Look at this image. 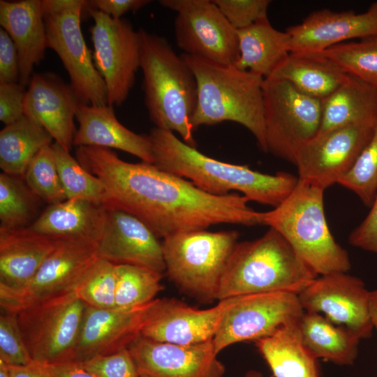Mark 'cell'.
<instances>
[{
	"label": "cell",
	"mask_w": 377,
	"mask_h": 377,
	"mask_svg": "<svg viewBox=\"0 0 377 377\" xmlns=\"http://www.w3.org/2000/svg\"><path fill=\"white\" fill-rule=\"evenodd\" d=\"M76 158L103 184L107 208L138 217L158 237L220 223L261 225V212L243 195L210 194L153 163L124 161L107 148L79 147Z\"/></svg>",
	"instance_id": "1"
},
{
	"label": "cell",
	"mask_w": 377,
	"mask_h": 377,
	"mask_svg": "<svg viewBox=\"0 0 377 377\" xmlns=\"http://www.w3.org/2000/svg\"><path fill=\"white\" fill-rule=\"evenodd\" d=\"M149 137L154 165L191 181L212 195H225L237 191L249 201L275 207L289 195L298 181V177L287 172L264 174L247 165L212 158L182 141L171 131L154 127Z\"/></svg>",
	"instance_id": "2"
},
{
	"label": "cell",
	"mask_w": 377,
	"mask_h": 377,
	"mask_svg": "<svg viewBox=\"0 0 377 377\" xmlns=\"http://www.w3.org/2000/svg\"><path fill=\"white\" fill-rule=\"evenodd\" d=\"M138 31L142 87L149 117L154 127L176 132L196 148L191 124L198 103L195 77L165 38L144 29Z\"/></svg>",
	"instance_id": "3"
},
{
	"label": "cell",
	"mask_w": 377,
	"mask_h": 377,
	"mask_svg": "<svg viewBox=\"0 0 377 377\" xmlns=\"http://www.w3.org/2000/svg\"><path fill=\"white\" fill-rule=\"evenodd\" d=\"M198 85L192 119L194 131L203 125L233 121L246 128L267 152L263 84L264 78L234 65L223 66L182 53Z\"/></svg>",
	"instance_id": "4"
},
{
	"label": "cell",
	"mask_w": 377,
	"mask_h": 377,
	"mask_svg": "<svg viewBox=\"0 0 377 377\" xmlns=\"http://www.w3.org/2000/svg\"><path fill=\"white\" fill-rule=\"evenodd\" d=\"M317 276L286 239L269 228L257 239L237 243L221 279L216 300L273 292L297 295Z\"/></svg>",
	"instance_id": "5"
},
{
	"label": "cell",
	"mask_w": 377,
	"mask_h": 377,
	"mask_svg": "<svg viewBox=\"0 0 377 377\" xmlns=\"http://www.w3.org/2000/svg\"><path fill=\"white\" fill-rule=\"evenodd\" d=\"M323 193L324 189L298 179L281 203L261 212V224L278 231L317 275L347 272L350 262L330 231Z\"/></svg>",
	"instance_id": "6"
},
{
	"label": "cell",
	"mask_w": 377,
	"mask_h": 377,
	"mask_svg": "<svg viewBox=\"0 0 377 377\" xmlns=\"http://www.w3.org/2000/svg\"><path fill=\"white\" fill-rule=\"evenodd\" d=\"M238 237L239 233L235 230H206L166 237L162 242L165 272L186 293L205 301L216 300Z\"/></svg>",
	"instance_id": "7"
},
{
	"label": "cell",
	"mask_w": 377,
	"mask_h": 377,
	"mask_svg": "<svg viewBox=\"0 0 377 377\" xmlns=\"http://www.w3.org/2000/svg\"><path fill=\"white\" fill-rule=\"evenodd\" d=\"M47 47L60 58L79 102L108 105L107 89L81 29L84 0H42Z\"/></svg>",
	"instance_id": "8"
},
{
	"label": "cell",
	"mask_w": 377,
	"mask_h": 377,
	"mask_svg": "<svg viewBox=\"0 0 377 377\" xmlns=\"http://www.w3.org/2000/svg\"><path fill=\"white\" fill-rule=\"evenodd\" d=\"M86 307L73 290L17 313L24 341L34 362L54 365L73 361Z\"/></svg>",
	"instance_id": "9"
},
{
	"label": "cell",
	"mask_w": 377,
	"mask_h": 377,
	"mask_svg": "<svg viewBox=\"0 0 377 377\" xmlns=\"http://www.w3.org/2000/svg\"><path fill=\"white\" fill-rule=\"evenodd\" d=\"M263 91L267 152L294 164L299 149L319 131L322 101L272 77L264 79Z\"/></svg>",
	"instance_id": "10"
},
{
	"label": "cell",
	"mask_w": 377,
	"mask_h": 377,
	"mask_svg": "<svg viewBox=\"0 0 377 377\" xmlns=\"http://www.w3.org/2000/svg\"><path fill=\"white\" fill-rule=\"evenodd\" d=\"M174 10L176 43L184 54L214 64L235 65L239 57L235 30L210 0H161Z\"/></svg>",
	"instance_id": "11"
},
{
	"label": "cell",
	"mask_w": 377,
	"mask_h": 377,
	"mask_svg": "<svg viewBox=\"0 0 377 377\" xmlns=\"http://www.w3.org/2000/svg\"><path fill=\"white\" fill-rule=\"evenodd\" d=\"M94 20L90 28L94 66L104 80L108 105H121L133 88L140 68L138 31L126 19L114 20L96 9L85 8Z\"/></svg>",
	"instance_id": "12"
},
{
	"label": "cell",
	"mask_w": 377,
	"mask_h": 377,
	"mask_svg": "<svg viewBox=\"0 0 377 377\" xmlns=\"http://www.w3.org/2000/svg\"><path fill=\"white\" fill-rule=\"evenodd\" d=\"M303 312L297 295L293 293L236 296L213 339L215 351L219 354L232 344L264 338L295 323Z\"/></svg>",
	"instance_id": "13"
},
{
	"label": "cell",
	"mask_w": 377,
	"mask_h": 377,
	"mask_svg": "<svg viewBox=\"0 0 377 377\" xmlns=\"http://www.w3.org/2000/svg\"><path fill=\"white\" fill-rule=\"evenodd\" d=\"M98 258L97 244L61 241L24 288L0 290L1 310L17 313L29 305L75 290Z\"/></svg>",
	"instance_id": "14"
},
{
	"label": "cell",
	"mask_w": 377,
	"mask_h": 377,
	"mask_svg": "<svg viewBox=\"0 0 377 377\" xmlns=\"http://www.w3.org/2000/svg\"><path fill=\"white\" fill-rule=\"evenodd\" d=\"M297 297L304 311L325 316L360 339L371 336L374 325L370 291L359 278L346 272L320 275L302 289Z\"/></svg>",
	"instance_id": "15"
},
{
	"label": "cell",
	"mask_w": 377,
	"mask_h": 377,
	"mask_svg": "<svg viewBox=\"0 0 377 377\" xmlns=\"http://www.w3.org/2000/svg\"><path fill=\"white\" fill-rule=\"evenodd\" d=\"M375 126L352 124L317 135L297 153L298 179L324 190L338 183L355 164Z\"/></svg>",
	"instance_id": "16"
},
{
	"label": "cell",
	"mask_w": 377,
	"mask_h": 377,
	"mask_svg": "<svg viewBox=\"0 0 377 377\" xmlns=\"http://www.w3.org/2000/svg\"><path fill=\"white\" fill-rule=\"evenodd\" d=\"M236 297L219 300L206 309L191 307L172 298L155 299L140 335L153 341L193 345L214 339Z\"/></svg>",
	"instance_id": "17"
},
{
	"label": "cell",
	"mask_w": 377,
	"mask_h": 377,
	"mask_svg": "<svg viewBox=\"0 0 377 377\" xmlns=\"http://www.w3.org/2000/svg\"><path fill=\"white\" fill-rule=\"evenodd\" d=\"M140 377H224L213 339L193 345L138 337L128 346Z\"/></svg>",
	"instance_id": "18"
},
{
	"label": "cell",
	"mask_w": 377,
	"mask_h": 377,
	"mask_svg": "<svg viewBox=\"0 0 377 377\" xmlns=\"http://www.w3.org/2000/svg\"><path fill=\"white\" fill-rule=\"evenodd\" d=\"M99 258L115 265H131L158 274L165 272L162 242L140 219L126 212L107 208L97 243Z\"/></svg>",
	"instance_id": "19"
},
{
	"label": "cell",
	"mask_w": 377,
	"mask_h": 377,
	"mask_svg": "<svg viewBox=\"0 0 377 377\" xmlns=\"http://www.w3.org/2000/svg\"><path fill=\"white\" fill-rule=\"evenodd\" d=\"M290 52H322L353 39L377 35V1L361 13L321 9L310 13L301 23L286 30Z\"/></svg>",
	"instance_id": "20"
},
{
	"label": "cell",
	"mask_w": 377,
	"mask_h": 377,
	"mask_svg": "<svg viewBox=\"0 0 377 377\" xmlns=\"http://www.w3.org/2000/svg\"><path fill=\"white\" fill-rule=\"evenodd\" d=\"M79 103L72 87L52 73L33 75L27 89L24 114L43 126L66 151L73 145Z\"/></svg>",
	"instance_id": "21"
},
{
	"label": "cell",
	"mask_w": 377,
	"mask_h": 377,
	"mask_svg": "<svg viewBox=\"0 0 377 377\" xmlns=\"http://www.w3.org/2000/svg\"><path fill=\"white\" fill-rule=\"evenodd\" d=\"M154 300L132 309H101L87 305L73 362H82L128 348L140 335Z\"/></svg>",
	"instance_id": "22"
},
{
	"label": "cell",
	"mask_w": 377,
	"mask_h": 377,
	"mask_svg": "<svg viewBox=\"0 0 377 377\" xmlns=\"http://www.w3.org/2000/svg\"><path fill=\"white\" fill-rule=\"evenodd\" d=\"M0 24L17 49L19 83L26 87L47 48L42 0H1Z\"/></svg>",
	"instance_id": "23"
},
{
	"label": "cell",
	"mask_w": 377,
	"mask_h": 377,
	"mask_svg": "<svg viewBox=\"0 0 377 377\" xmlns=\"http://www.w3.org/2000/svg\"><path fill=\"white\" fill-rule=\"evenodd\" d=\"M114 107L79 103L75 119L78 123L73 145L117 149L132 154L142 161L153 163L149 135L138 134L121 124Z\"/></svg>",
	"instance_id": "24"
},
{
	"label": "cell",
	"mask_w": 377,
	"mask_h": 377,
	"mask_svg": "<svg viewBox=\"0 0 377 377\" xmlns=\"http://www.w3.org/2000/svg\"><path fill=\"white\" fill-rule=\"evenodd\" d=\"M60 242L29 227L0 228V290L24 288Z\"/></svg>",
	"instance_id": "25"
},
{
	"label": "cell",
	"mask_w": 377,
	"mask_h": 377,
	"mask_svg": "<svg viewBox=\"0 0 377 377\" xmlns=\"http://www.w3.org/2000/svg\"><path fill=\"white\" fill-rule=\"evenodd\" d=\"M107 207L87 199H67L47 205L28 226L58 241L97 244L104 228Z\"/></svg>",
	"instance_id": "26"
},
{
	"label": "cell",
	"mask_w": 377,
	"mask_h": 377,
	"mask_svg": "<svg viewBox=\"0 0 377 377\" xmlns=\"http://www.w3.org/2000/svg\"><path fill=\"white\" fill-rule=\"evenodd\" d=\"M269 77L286 80L304 94L322 101L348 75L321 52H290Z\"/></svg>",
	"instance_id": "27"
},
{
	"label": "cell",
	"mask_w": 377,
	"mask_h": 377,
	"mask_svg": "<svg viewBox=\"0 0 377 377\" xmlns=\"http://www.w3.org/2000/svg\"><path fill=\"white\" fill-rule=\"evenodd\" d=\"M357 124H377V87L348 75L322 101V120L317 135Z\"/></svg>",
	"instance_id": "28"
},
{
	"label": "cell",
	"mask_w": 377,
	"mask_h": 377,
	"mask_svg": "<svg viewBox=\"0 0 377 377\" xmlns=\"http://www.w3.org/2000/svg\"><path fill=\"white\" fill-rule=\"evenodd\" d=\"M239 57L234 65L264 79L269 77L290 52V36L275 29L265 19L237 30Z\"/></svg>",
	"instance_id": "29"
},
{
	"label": "cell",
	"mask_w": 377,
	"mask_h": 377,
	"mask_svg": "<svg viewBox=\"0 0 377 377\" xmlns=\"http://www.w3.org/2000/svg\"><path fill=\"white\" fill-rule=\"evenodd\" d=\"M295 327L304 346L316 359L350 365L357 358L360 339L319 313L304 311Z\"/></svg>",
	"instance_id": "30"
},
{
	"label": "cell",
	"mask_w": 377,
	"mask_h": 377,
	"mask_svg": "<svg viewBox=\"0 0 377 377\" xmlns=\"http://www.w3.org/2000/svg\"><path fill=\"white\" fill-rule=\"evenodd\" d=\"M254 343L274 377H320L317 359L300 339L295 323Z\"/></svg>",
	"instance_id": "31"
},
{
	"label": "cell",
	"mask_w": 377,
	"mask_h": 377,
	"mask_svg": "<svg viewBox=\"0 0 377 377\" xmlns=\"http://www.w3.org/2000/svg\"><path fill=\"white\" fill-rule=\"evenodd\" d=\"M54 140L40 125L26 116L0 131V168L3 172L23 177L29 165Z\"/></svg>",
	"instance_id": "32"
},
{
	"label": "cell",
	"mask_w": 377,
	"mask_h": 377,
	"mask_svg": "<svg viewBox=\"0 0 377 377\" xmlns=\"http://www.w3.org/2000/svg\"><path fill=\"white\" fill-rule=\"evenodd\" d=\"M40 201L22 177L0 174V228L29 226L39 216Z\"/></svg>",
	"instance_id": "33"
},
{
	"label": "cell",
	"mask_w": 377,
	"mask_h": 377,
	"mask_svg": "<svg viewBox=\"0 0 377 377\" xmlns=\"http://www.w3.org/2000/svg\"><path fill=\"white\" fill-rule=\"evenodd\" d=\"M163 274L131 265H116L115 307L132 309L155 300Z\"/></svg>",
	"instance_id": "34"
},
{
	"label": "cell",
	"mask_w": 377,
	"mask_h": 377,
	"mask_svg": "<svg viewBox=\"0 0 377 377\" xmlns=\"http://www.w3.org/2000/svg\"><path fill=\"white\" fill-rule=\"evenodd\" d=\"M52 147L66 199H87L105 205L106 195L101 179L87 170L59 144L54 142Z\"/></svg>",
	"instance_id": "35"
},
{
	"label": "cell",
	"mask_w": 377,
	"mask_h": 377,
	"mask_svg": "<svg viewBox=\"0 0 377 377\" xmlns=\"http://www.w3.org/2000/svg\"><path fill=\"white\" fill-rule=\"evenodd\" d=\"M321 53L348 75L377 87V35L342 43Z\"/></svg>",
	"instance_id": "36"
},
{
	"label": "cell",
	"mask_w": 377,
	"mask_h": 377,
	"mask_svg": "<svg viewBox=\"0 0 377 377\" xmlns=\"http://www.w3.org/2000/svg\"><path fill=\"white\" fill-rule=\"evenodd\" d=\"M52 145L36 154L22 177L31 191L48 205L67 200Z\"/></svg>",
	"instance_id": "37"
},
{
	"label": "cell",
	"mask_w": 377,
	"mask_h": 377,
	"mask_svg": "<svg viewBox=\"0 0 377 377\" xmlns=\"http://www.w3.org/2000/svg\"><path fill=\"white\" fill-rule=\"evenodd\" d=\"M116 265L98 258L75 290L87 306L101 309H116Z\"/></svg>",
	"instance_id": "38"
},
{
	"label": "cell",
	"mask_w": 377,
	"mask_h": 377,
	"mask_svg": "<svg viewBox=\"0 0 377 377\" xmlns=\"http://www.w3.org/2000/svg\"><path fill=\"white\" fill-rule=\"evenodd\" d=\"M338 184L354 192L370 207L377 191V124L369 142Z\"/></svg>",
	"instance_id": "39"
},
{
	"label": "cell",
	"mask_w": 377,
	"mask_h": 377,
	"mask_svg": "<svg viewBox=\"0 0 377 377\" xmlns=\"http://www.w3.org/2000/svg\"><path fill=\"white\" fill-rule=\"evenodd\" d=\"M0 360L10 366H27L33 364L24 341L17 313L1 310Z\"/></svg>",
	"instance_id": "40"
},
{
	"label": "cell",
	"mask_w": 377,
	"mask_h": 377,
	"mask_svg": "<svg viewBox=\"0 0 377 377\" xmlns=\"http://www.w3.org/2000/svg\"><path fill=\"white\" fill-rule=\"evenodd\" d=\"M235 30L246 28L267 19L271 1L269 0H213Z\"/></svg>",
	"instance_id": "41"
},
{
	"label": "cell",
	"mask_w": 377,
	"mask_h": 377,
	"mask_svg": "<svg viewBox=\"0 0 377 377\" xmlns=\"http://www.w3.org/2000/svg\"><path fill=\"white\" fill-rule=\"evenodd\" d=\"M78 363L95 377H140L128 348Z\"/></svg>",
	"instance_id": "42"
},
{
	"label": "cell",
	"mask_w": 377,
	"mask_h": 377,
	"mask_svg": "<svg viewBox=\"0 0 377 377\" xmlns=\"http://www.w3.org/2000/svg\"><path fill=\"white\" fill-rule=\"evenodd\" d=\"M25 87L16 83H0V121L5 126L20 119L24 114Z\"/></svg>",
	"instance_id": "43"
},
{
	"label": "cell",
	"mask_w": 377,
	"mask_h": 377,
	"mask_svg": "<svg viewBox=\"0 0 377 377\" xmlns=\"http://www.w3.org/2000/svg\"><path fill=\"white\" fill-rule=\"evenodd\" d=\"M371 209L349 236L351 245L363 250L377 253V191Z\"/></svg>",
	"instance_id": "44"
},
{
	"label": "cell",
	"mask_w": 377,
	"mask_h": 377,
	"mask_svg": "<svg viewBox=\"0 0 377 377\" xmlns=\"http://www.w3.org/2000/svg\"><path fill=\"white\" fill-rule=\"evenodd\" d=\"M20 67L17 49L7 32L0 29V83L19 82Z\"/></svg>",
	"instance_id": "45"
},
{
	"label": "cell",
	"mask_w": 377,
	"mask_h": 377,
	"mask_svg": "<svg viewBox=\"0 0 377 377\" xmlns=\"http://www.w3.org/2000/svg\"><path fill=\"white\" fill-rule=\"evenodd\" d=\"M149 0H91L85 1V8L96 9L114 20H120L129 11H136L143 8Z\"/></svg>",
	"instance_id": "46"
},
{
	"label": "cell",
	"mask_w": 377,
	"mask_h": 377,
	"mask_svg": "<svg viewBox=\"0 0 377 377\" xmlns=\"http://www.w3.org/2000/svg\"><path fill=\"white\" fill-rule=\"evenodd\" d=\"M8 367L10 377H54L50 365L36 362L27 366L8 365Z\"/></svg>",
	"instance_id": "47"
},
{
	"label": "cell",
	"mask_w": 377,
	"mask_h": 377,
	"mask_svg": "<svg viewBox=\"0 0 377 377\" xmlns=\"http://www.w3.org/2000/svg\"><path fill=\"white\" fill-rule=\"evenodd\" d=\"M54 377H95L84 370L78 362H70L50 365Z\"/></svg>",
	"instance_id": "48"
},
{
	"label": "cell",
	"mask_w": 377,
	"mask_h": 377,
	"mask_svg": "<svg viewBox=\"0 0 377 377\" xmlns=\"http://www.w3.org/2000/svg\"><path fill=\"white\" fill-rule=\"evenodd\" d=\"M370 310L374 328L377 331V290L370 291Z\"/></svg>",
	"instance_id": "49"
},
{
	"label": "cell",
	"mask_w": 377,
	"mask_h": 377,
	"mask_svg": "<svg viewBox=\"0 0 377 377\" xmlns=\"http://www.w3.org/2000/svg\"><path fill=\"white\" fill-rule=\"evenodd\" d=\"M0 377H10L8 365L0 360Z\"/></svg>",
	"instance_id": "50"
},
{
	"label": "cell",
	"mask_w": 377,
	"mask_h": 377,
	"mask_svg": "<svg viewBox=\"0 0 377 377\" xmlns=\"http://www.w3.org/2000/svg\"><path fill=\"white\" fill-rule=\"evenodd\" d=\"M245 377H264V376L259 372H257L255 371H251L246 374ZM269 377H274V376H271Z\"/></svg>",
	"instance_id": "51"
}]
</instances>
